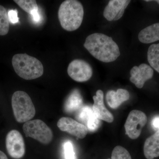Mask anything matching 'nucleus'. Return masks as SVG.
Listing matches in <instances>:
<instances>
[{"mask_svg":"<svg viewBox=\"0 0 159 159\" xmlns=\"http://www.w3.org/2000/svg\"><path fill=\"white\" fill-rule=\"evenodd\" d=\"M139 41L143 43H151L159 40V23L146 27L139 32Z\"/></svg>","mask_w":159,"mask_h":159,"instance_id":"obj_15","label":"nucleus"},{"mask_svg":"<svg viewBox=\"0 0 159 159\" xmlns=\"http://www.w3.org/2000/svg\"><path fill=\"white\" fill-rule=\"evenodd\" d=\"M9 22L12 24H15L19 22V18L18 16V11L16 9L9 10L8 12Z\"/></svg>","mask_w":159,"mask_h":159,"instance_id":"obj_23","label":"nucleus"},{"mask_svg":"<svg viewBox=\"0 0 159 159\" xmlns=\"http://www.w3.org/2000/svg\"><path fill=\"white\" fill-rule=\"evenodd\" d=\"M152 125L154 129L159 130V116L155 117L152 119Z\"/></svg>","mask_w":159,"mask_h":159,"instance_id":"obj_25","label":"nucleus"},{"mask_svg":"<svg viewBox=\"0 0 159 159\" xmlns=\"http://www.w3.org/2000/svg\"><path fill=\"white\" fill-rule=\"evenodd\" d=\"M83 99L81 95L77 90H74L70 95L64 105V109L68 113L78 111L82 107Z\"/></svg>","mask_w":159,"mask_h":159,"instance_id":"obj_16","label":"nucleus"},{"mask_svg":"<svg viewBox=\"0 0 159 159\" xmlns=\"http://www.w3.org/2000/svg\"><path fill=\"white\" fill-rule=\"evenodd\" d=\"M111 159H132L130 154L124 147L117 146L112 152Z\"/></svg>","mask_w":159,"mask_h":159,"instance_id":"obj_21","label":"nucleus"},{"mask_svg":"<svg viewBox=\"0 0 159 159\" xmlns=\"http://www.w3.org/2000/svg\"><path fill=\"white\" fill-rule=\"evenodd\" d=\"M0 159H8L5 153L0 150Z\"/></svg>","mask_w":159,"mask_h":159,"instance_id":"obj_26","label":"nucleus"},{"mask_svg":"<svg viewBox=\"0 0 159 159\" xmlns=\"http://www.w3.org/2000/svg\"><path fill=\"white\" fill-rule=\"evenodd\" d=\"M64 150L66 159H76L72 142L70 141L66 142L64 145Z\"/></svg>","mask_w":159,"mask_h":159,"instance_id":"obj_22","label":"nucleus"},{"mask_svg":"<svg viewBox=\"0 0 159 159\" xmlns=\"http://www.w3.org/2000/svg\"><path fill=\"white\" fill-rule=\"evenodd\" d=\"M84 10L81 3L76 0H66L61 3L58 12L61 25L66 31L77 30L83 20Z\"/></svg>","mask_w":159,"mask_h":159,"instance_id":"obj_2","label":"nucleus"},{"mask_svg":"<svg viewBox=\"0 0 159 159\" xmlns=\"http://www.w3.org/2000/svg\"><path fill=\"white\" fill-rule=\"evenodd\" d=\"M147 57L150 65L159 73V43L153 44L149 47Z\"/></svg>","mask_w":159,"mask_h":159,"instance_id":"obj_18","label":"nucleus"},{"mask_svg":"<svg viewBox=\"0 0 159 159\" xmlns=\"http://www.w3.org/2000/svg\"><path fill=\"white\" fill-rule=\"evenodd\" d=\"M57 126L61 130L66 132L80 139L85 138L88 129L85 125L69 117H62L58 120Z\"/></svg>","mask_w":159,"mask_h":159,"instance_id":"obj_9","label":"nucleus"},{"mask_svg":"<svg viewBox=\"0 0 159 159\" xmlns=\"http://www.w3.org/2000/svg\"><path fill=\"white\" fill-rule=\"evenodd\" d=\"M131 1H129H129H127V0L126 1V2H125V4H124V6H123V7H122L121 10L119 11V14H118V15L114 19V20H119L122 17V16H123V14H124V11H125V9H126L127 6H128L129 3Z\"/></svg>","mask_w":159,"mask_h":159,"instance_id":"obj_24","label":"nucleus"},{"mask_svg":"<svg viewBox=\"0 0 159 159\" xmlns=\"http://www.w3.org/2000/svg\"><path fill=\"white\" fill-rule=\"evenodd\" d=\"M23 129L26 137L35 139L43 144H49L53 139L52 130L44 122L40 119L26 122L23 125Z\"/></svg>","mask_w":159,"mask_h":159,"instance_id":"obj_5","label":"nucleus"},{"mask_svg":"<svg viewBox=\"0 0 159 159\" xmlns=\"http://www.w3.org/2000/svg\"><path fill=\"white\" fill-rule=\"evenodd\" d=\"M153 73L152 68L146 64L135 66L130 70V81L138 88L142 89L145 82L153 77Z\"/></svg>","mask_w":159,"mask_h":159,"instance_id":"obj_10","label":"nucleus"},{"mask_svg":"<svg viewBox=\"0 0 159 159\" xmlns=\"http://www.w3.org/2000/svg\"><path fill=\"white\" fill-rule=\"evenodd\" d=\"M6 147L10 156L19 159L24 156L25 152V142L21 134L18 131L11 130L6 138Z\"/></svg>","mask_w":159,"mask_h":159,"instance_id":"obj_8","label":"nucleus"},{"mask_svg":"<svg viewBox=\"0 0 159 159\" xmlns=\"http://www.w3.org/2000/svg\"><path fill=\"white\" fill-rule=\"evenodd\" d=\"M76 118L90 131H95L99 128V119L94 114L93 108L89 106H84L80 109L77 111Z\"/></svg>","mask_w":159,"mask_h":159,"instance_id":"obj_11","label":"nucleus"},{"mask_svg":"<svg viewBox=\"0 0 159 159\" xmlns=\"http://www.w3.org/2000/svg\"><path fill=\"white\" fill-rule=\"evenodd\" d=\"M127 0H111L106 6L103 16L109 21L114 20Z\"/></svg>","mask_w":159,"mask_h":159,"instance_id":"obj_17","label":"nucleus"},{"mask_svg":"<svg viewBox=\"0 0 159 159\" xmlns=\"http://www.w3.org/2000/svg\"><path fill=\"white\" fill-rule=\"evenodd\" d=\"M110 159V158H108V159Z\"/></svg>","mask_w":159,"mask_h":159,"instance_id":"obj_28","label":"nucleus"},{"mask_svg":"<svg viewBox=\"0 0 159 159\" xmlns=\"http://www.w3.org/2000/svg\"><path fill=\"white\" fill-rule=\"evenodd\" d=\"M9 23L7 10L5 7L0 5V35L3 36L8 34Z\"/></svg>","mask_w":159,"mask_h":159,"instance_id":"obj_20","label":"nucleus"},{"mask_svg":"<svg viewBox=\"0 0 159 159\" xmlns=\"http://www.w3.org/2000/svg\"><path fill=\"white\" fill-rule=\"evenodd\" d=\"M155 2H157V3L159 5V0H157V1H155Z\"/></svg>","mask_w":159,"mask_h":159,"instance_id":"obj_27","label":"nucleus"},{"mask_svg":"<svg viewBox=\"0 0 159 159\" xmlns=\"http://www.w3.org/2000/svg\"><path fill=\"white\" fill-rule=\"evenodd\" d=\"M11 106L16 120L20 123H25L35 116L34 104L28 94L24 91L15 92L11 98Z\"/></svg>","mask_w":159,"mask_h":159,"instance_id":"obj_4","label":"nucleus"},{"mask_svg":"<svg viewBox=\"0 0 159 159\" xmlns=\"http://www.w3.org/2000/svg\"><path fill=\"white\" fill-rule=\"evenodd\" d=\"M144 153L147 159H153L159 157V130L145 141Z\"/></svg>","mask_w":159,"mask_h":159,"instance_id":"obj_13","label":"nucleus"},{"mask_svg":"<svg viewBox=\"0 0 159 159\" xmlns=\"http://www.w3.org/2000/svg\"><path fill=\"white\" fill-rule=\"evenodd\" d=\"M84 46L92 56L102 62H112L120 55L116 43L111 37L102 33L89 35Z\"/></svg>","mask_w":159,"mask_h":159,"instance_id":"obj_1","label":"nucleus"},{"mask_svg":"<svg viewBox=\"0 0 159 159\" xmlns=\"http://www.w3.org/2000/svg\"><path fill=\"white\" fill-rule=\"evenodd\" d=\"M93 99L94 102L93 109L97 118L106 122H112L114 120V117L104 105L102 91L98 90L96 93V96L93 97Z\"/></svg>","mask_w":159,"mask_h":159,"instance_id":"obj_12","label":"nucleus"},{"mask_svg":"<svg viewBox=\"0 0 159 159\" xmlns=\"http://www.w3.org/2000/svg\"><path fill=\"white\" fill-rule=\"evenodd\" d=\"M147 122V117L144 112L139 110L132 111L124 125L126 134L131 139H138Z\"/></svg>","mask_w":159,"mask_h":159,"instance_id":"obj_6","label":"nucleus"},{"mask_svg":"<svg viewBox=\"0 0 159 159\" xmlns=\"http://www.w3.org/2000/svg\"><path fill=\"white\" fill-rule=\"evenodd\" d=\"M67 73L72 79L77 82H82L90 79L93 71L91 66L85 61L75 59L69 64Z\"/></svg>","mask_w":159,"mask_h":159,"instance_id":"obj_7","label":"nucleus"},{"mask_svg":"<svg viewBox=\"0 0 159 159\" xmlns=\"http://www.w3.org/2000/svg\"><path fill=\"white\" fill-rule=\"evenodd\" d=\"M14 2L20 8L31 15L39 11L38 6L34 0H14Z\"/></svg>","mask_w":159,"mask_h":159,"instance_id":"obj_19","label":"nucleus"},{"mask_svg":"<svg viewBox=\"0 0 159 159\" xmlns=\"http://www.w3.org/2000/svg\"><path fill=\"white\" fill-rule=\"evenodd\" d=\"M129 98L128 91L124 89H118L116 92L108 91L106 95V99L109 106L112 108H116L122 102Z\"/></svg>","mask_w":159,"mask_h":159,"instance_id":"obj_14","label":"nucleus"},{"mask_svg":"<svg viewBox=\"0 0 159 159\" xmlns=\"http://www.w3.org/2000/svg\"><path fill=\"white\" fill-rule=\"evenodd\" d=\"M16 74L26 80L37 79L43 74V66L40 61L26 54H16L12 58Z\"/></svg>","mask_w":159,"mask_h":159,"instance_id":"obj_3","label":"nucleus"}]
</instances>
